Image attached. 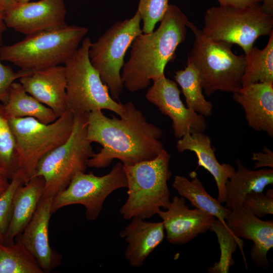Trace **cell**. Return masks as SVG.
Wrapping results in <instances>:
<instances>
[{"label":"cell","mask_w":273,"mask_h":273,"mask_svg":"<svg viewBox=\"0 0 273 273\" xmlns=\"http://www.w3.org/2000/svg\"><path fill=\"white\" fill-rule=\"evenodd\" d=\"M53 197H42L31 219L17 241L34 257L43 272H50L61 263V255L53 250L49 238Z\"/></svg>","instance_id":"cell-15"},{"label":"cell","mask_w":273,"mask_h":273,"mask_svg":"<svg viewBox=\"0 0 273 273\" xmlns=\"http://www.w3.org/2000/svg\"><path fill=\"white\" fill-rule=\"evenodd\" d=\"M91 44L89 37L84 38L81 46L64 64L67 109L74 115L106 109L120 116L125 110L124 104L111 97L107 86L91 64L88 53Z\"/></svg>","instance_id":"cell-6"},{"label":"cell","mask_w":273,"mask_h":273,"mask_svg":"<svg viewBox=\"0 0 273 273\" xmlns=\"http://www.w3.org/2000/svg\"><path fill=\"white\" fill-rule=\"evenodd\" d=\"M225 223L234 236L253 242L251 259L256 265L267 268V253L273 247V221L263 220L239 206L231 210Z\"/></svg>","instance_id":"cell-16"},{"label":"cell","mask_w":273,"mask_h":273,"mask_svg":"<svg viewBox=\"0 0 273 273\" xmlns=\"http://www.w3.org/2000/svg\"><path fill=\"white\" fill-rule=\"evenodd\" d=\"M192 179L185 176L176 175L172 187L179 195L190 202L195 208L208 213L226 225L231 210L223 206L217 200L211 196L206 191L195 172L190 173Z\"/></svg>","instance_id":"cell-23"},{"label":"cell","mask_w":273,"mask_h":273,"mask_svg":"<svg viewBox=\"0 0 273 273\" xmlns=\"http://www.w3.org/2000/svg\"><path fill=\"white\" fill-rule=\"evenodd\" d=\"M245 55L246 62L242 77V87L255 83L273 84V31L265 48L253 47Z\"/></svg>","instance_id":"cell-25"},{"label":"cell","mask_w":273,"mask_h":273,"mask_svg":"<svg viewBox=\"0 0 273 273\" xmlns=\"http://www.w3.org/2000/svg\"><path fill=\"white\" fill-rule=\"evenodd\" d=\"M124 105L125 110L120 118L108 117L102 110L88 114L87 138L91 143L102 146L88 160V167H106L114 159L132 165L153 159L164 149L159 141L161 128L149 122L132 102Z\"/></svg>","instance_id":"cell-1"},{"label":"cell","mask_w":273,"mask_h":273,"mask_svg":"<svg viewBox=\"0 0 273 273\" xmlns=\"http://www.w3.org/2000/svg\"><path fill=\"white\" fill-rule=\"evenodd\" d=\"M24 183L19 171L12 178L6 190L0 195V243L4 244L5 238L10 224L14 194L18 187Z\"/></svg>","instance_id":"cell-30"},{"label":"cell","mask_w":273,"mask_h":273,"mask_svg":"<svg viewBox=\"0 0 273 273\" xmlns=\"http://www.w3.org/2000/svg\"><path fill=\"white\" fill-rule=\"evenodd\" d=\"M260 6L262 10L267 14L273 15V0H262Z\"/></svg>","instance_id":"cell-37"},{"label":"cell","mask_w":273,"mask_h":273,"mask_svg":"<svg viewBox=\"0 0 273 273\" xmlns=\"http://www.w3.org/2000/svg\"><path fill=\"white\" fill-rule=\"evenodd\" d=\"M153 82L146 98L171 119L175 138L179 139L187 133L205 131L207 123L205 117L185 106L175 81L163 76Z\"/></svg>","instance_id":"cell-12"},{"label":"cell","mask_w":273,"mask_h":273,"mask_svg":"<svg viewBox=\"0 0 273 273\" xmlns=\"http://www.w3.org/2000/svg\"><path fill=\"white\" fill-rule=\"evenodd\" d=\"M141 21L136 11L131 18L115 22L89 48L90 63L114 100L119 99L124 87L120 71L126 52L134 39L143 33Z\"/></svg>","instance_id":"cell-10"},{"label":"cell","mask_w":273,"mask_h":273,"mask_svg":"<svg viewBox=\"0 0 273 273\" xmlns=\"http://www.w3.org/2000/svg\"><path fill=\"white\" fill-rule=\"evenodd\" d=\"M18 4V0H0V8L5 12L15 7Z\"/></svg>","instance_id":"cell-36"},{"label":"cell","mask_w":273,"mask_h":273,"mask_svg":"<svg viewBox=\"0 0 273 273\" xmlns=\"http://www.w3.org/2000/svg\"><path fill=\"white\" fill-rule=\"evenodd\" d=\"M235 170L226 183V199L224 207L231 210L242 206L245 196L251 192H262L273 184V169L251 170L240 161H236Z\"/></svg>","instance_id":"cell-22"},{"label":"cell","mask_w":273,"mask_h":273,"mask_svg":"<svg viewBox=\"0 0 273 273\" xmlns=\"http://www.w3.org/2000/svg\"><path fill=\"white\" fill-rule=\"evenodd\" d=\"M189 21L178 6L169 4L158 28L134 39L130 57L122 68L124 87L135 92L165 76L166 65L174 59L177 48L186 39Z\"/></svg>","instance_id":"cell-2"},{"label":"cell","mask_w":273,"mask_h":273,"mask_svg":"<svg viewBox=\"0 0 273 273\" xmlns=\"http://www.w3.org/2000/svg\"><path fill=\"white\" fill-rule=\"evenodd\" d=\"M44 181L40 176H35L20 184L14 194L12 214L4 244L14 243L31 219L44 193Z\"/></svg>","instance_id":"cell-21"},{"label":"cell","mask_w":273,"mask_h":273,"mask_svg":"<svg viewBox=\"0 0 273 273\" xmlns=\"http://www.w3.org/2000/svg\"><path fill=\"white\" fill-rule=\"evenodd\" d=\"M74 118V114L68 109L49 124L31 117L9 118L16 143L18 171L24 183L35 176L41 159L69 138Z\"/></svg>","instance_id":"cell-7"},{"label":"cell","mask_w":273,"mask_h":273,"mask_svg":"<svg viewBox=\"0 0 273 273\" xmlns=\"http://www.w3.org/2000/svg\"><path fill=\"white\" fill-rule=\"evenodd\" d=\"M34 257L21 243H0V273H43Z\"/></svg>","instance_id":"cell-27"},{"label":"cell","mask_w":273,"mask_h":273,"mask_svg":"<svg viewBox=\"0 0 273 273\" xmlns=\"http://www.w3.org/2000/svg\"><path fill=\"white\" fill-rule=\"evenodd\" d=\"M4 11L0 8V32H4L6 29L4 22Z\"/></svg>","instance_id":"cell-38"},{"label":"cell","mask_w":273,"mask_h":273,"mask_svg":"<svg viewBox=\"0 0 273 273\" xmlns=\"http://www.w3.org/2000/svg\"><path fill=\"white\" fill-rule=\"evenodd\" d=\"M87 116L75 114L69 138L38 162L35 176L44 179L42 197H54L67 187L77 173L85 172L87 161L95 153L87 138Z\"/></svg>","instance_id":"cell-8"},{"label":"cell","mask_w":273,"mask_h":273,"mask_svg":"<svg viewBox=\"0 0 273 273\" xmlns=\"http://www.w3.org/2000/svg\"><path fill=\"white\" fill-rule=\"evenodd\" d=\"M3 105L9 118L31 117L45 124L58 118L51 108L28 94L19 82L12 84L8 99Z\"/></svg>","instance_id":"cell-24"},{"label":"cell","mask_w":273,"mask_h":273,"mask_svg":"<svg viewBox=\"0 0 273 273\" xmlns=\"http://www.w3.org/2000/svg\"><path fill=\"white\" fill-rule=\"evenodd\" d=\"M64 0L18 4L4 13L6 27L26 36L66 25Z\"/></svg>","instance_id":"cell-13"},{"label":"cell","mask_w":273,"mask_h":273,"mask_svg":"<svg viewBox=\"0 0 273 273\" xmlns=\"http://www.w3.org/2000/svg\"><path fill=\"white\" fill-rule=\"evenodd\" d=\"M169 0H139L137 11L143 22L142 32H152L156 24L162 19Z\"/></svg>","instance_id":"cell-29"},{"label":"cell","mask_w":273,"mask_h":273,"mask_svg":"<svg viewBox=\"0 0 273 273\" xmlns=\"http://www.w3.org/2000/svg\"><path fill=\"white\" fill-rule=\"evenodd\" d=\"M174 79L181 87L187 107L204 117L211 115L212 104L203 95L199 73L189 61L187 60V65L184 70L175 72Z\"/></svg>","instance_id":"cell-26"},{"label":"cell","mask_w":273,"mask_h":273,"mask_svg":"<svg viewBox=\"0 0 273 273\" xmlns=\"http://www.w3.org/2000/svg\"><path fill=\"white\" fill-rule=\"evenodd\" d=\"M176 147L179 153L190 151L196 154L198 167L202 166L206 169L216 182L218 190L217 200L221 203H225L226 183L235 169L229 164L218 162L210 138L204 132L187 133L178 139Z\"/></svg>","instance_id":"cell-19"},{"label":"cell","mask_w":273,"mask_h":273,"mask_svg":"<svg viewBox=\"0 0 273 273\" xmlns=\"http://www.w3.org/2000/svg\"><path fill=\"white\" fill-rule=\"evenodd\" d=\"M243 109L248 125L273 136V84L255 83L241 87L233 94Z\"/></svg>","instance_id":"cell-18"},{"label":"cell","mask_w":273,"mask_h":273,"mask_svg":"<svg viewBox=\"0 0 273 273\" xmlns=\"http://www.w3.org/2000/svg\"><path fill=\"white\" fill-rule=\"evenodd\" d=\"M188 27L194 36L188 60L197 70L205 94L210 97L218 90L237 92L242 87L245 55L234 54L232 43L208 38L192 22Z\"/></svg>","instance_id":"cell-5"},{"label":"cell","mask_w":273,"mask_h":273,"mask_svg":"<svg viewBox=\"0 0 273 273\" xmlns=\"http://www.w3.org/2000/svg\"><path fill=\"white\" fill-rule=\"evenodd\" d=\"M201 30L209 38L239 46L247 54L260 36L273 31V15L260 5L235 8L216 6L207 9Z\"/></svg>","instance_id":"cell-9"},{"label":"cell","mask_w":273,"mask_h":273,"mask_svg":"<svg viewBox=\"0 0 273 273\" xmlns=\"http://www.w3.org/2000/svg\"><path fill=\"white\" fill-rule=\"evenodd\" d=\"M252 159L256 162L254 169L265 167L273 168V152L266 146H263L262 152L253 153Z\"/></svg>","instance_id":"cell-33"},{"label":"cell","mask_w":273,"mask_h":273,"mask_svg":"<svg viewBox=\"0 0 273 273\" xmlns=\"http://www.w3.org/2000/svg\"><path fill=\"white\" fill-rule=\"evenodd\" d=\"M242 207L260 218L273 214L272 190H268L266 194L262 192L248 193L243 201Z\"/></svg>","instance_id":"cell-31"},{"label":"cell","mask_w":273,"mask_h":273,"mask_svg":"<svg viewBox=\"0 0 273 273\" xmlns=\"http://www.w3.org/2000/svg\"><path fill=\"white\" fill-rule=\"evenodd\" d=\"M88 31L85 27L66 24L27 35L13 44L1 45L0 59L27 71L64 64Z\"/></svg>","instance_id":"cell-3"},{"label":"cell","mask_w":273,"mask_h":273,"mask_svg":"<svg viewBox=\"0 0 273 273\" xmlns=\"http://www.w3.org/2000/svg\"><path fill=\"white\" fill-rule=\"evenodd\" d=\"M131 219L121 233L127 243L124 257L130 266L139 267L163 241L165 230L162 221H147L139 217Z\"/></svg>","instance_id":"cell-20"},{"label":"cell","mask_w":273,"mask_h":273,"mask_svg":"<svg viewBox=\"0 0 273 273\" xmlns=\"http://www.w3.org/2000/svg\"><path fill=\"white\" fill-rule=\"evenodd\" d=\"M19 80L28 94L51 108L58 117L68 110L64 66L59 65L35 70Z\"/></svg>","instance_id":"cell-17"},{"label":"cell","mask_w":273,"mask_h":273,"mask_svg":"<svg viewBox=\"0 0 273 273\" xmlns=\"http://www.w3.org/2000/svg\"><path fill=\"white\" fill-rule=\"evenodd\" d=\"M3 32H0V47L2 39ZM0 59V103L5 104L9 97L12 84L16 79L28 75L33 71L20 69L15 72L11 67L4 65Z\"/></svg>","instance_id":"cell-32"},{"label":"cell","mask_w":273,"mask_h":273,"mask_svg":"<svg viewBox=\"0 0 273 273\" xmlns=\"http://www.w3.org/2000/svg\"><path fill=\"white\" fill-rule=\"evenodd\" d=\"M127 186L121 162H118L111 170L103 176L93 172L77 173L69 185L57 193L53 199L52 212L73 204H80L85 208V217L88 220L98 218L108 196L114 191Z\"/></svg>","instance_id":"cell-11"},{"label":"cell","mask_w":273,"mask_h":273,"mask_svg":"<svg viewBox=\"0 0 273 273\" xmlns=\"http://www.w3.org/2000/svg\"><path fill=\"white\" fill-rule=\"evenodd\" d=\"M219 6L239 8L259 5L262 0H217Z\"/></svg>","instance_id":"cell-34"},{"label":"cell","mask_w":273,"mask_h":273,"mask_svg":"<svg viewBox=\"0 0 273 273\" xmlns=\"http://www.w3.org/2000/svg\"><path fill=\"white\" fill-rule=\"evenodd\" d=\"M161 218L167 241L173 245L190 242L199 234L210 230L215 218L200 209H191L185 199L174 196L167 208L157 214Z\"/></svg>","instance_id":"cell-14"},{"label":"cell","mask_w":273,"mask_h":273,"mask_svg":"<svg viewBox=\"0 0 273 273\" xmlns=\"http://www.w3.org/2000/svg\"><path fill=\"white\" fill-rule=\"evenodd\" d=\"M0 168L11 179L18 171L16 143L9 117L0 103Z\"/></svg>","instance_id":"cell-28"},{"label":"cell","mask_w":273,"mask_h":273,"mask_svg":"<svg viewBox=\"0 0 273 273\" xmlns=\"http://www.w3.org/2000/svg\"><path fill=\"white\" fill-rule=\"evenodd\" d=\"M30 0H18L19 4H23L29 2Z\"/></svg>","instance_id":"cell-39"},{"label":"cell","mask_w":273,"mask_h":273,"mask_svg":"<svg viewBox=\"0 0 273 273\" xmlns=\"http://www.w3.org/2000/svg\"><path fill=\"white\" fill-rule=\"evenodd\" d=\"M10 181L6 173L0 168V195L6 190Z\"/></svg>","instance_id":"cell-35"},{"label":"cell","mask_w":273,"mask_h":273,"mask_svg":"<svg viewBox=\"0 0 273 273\" xmlns=\"http://www.w3.org/2000/svg\"><path fill=\"white\" fill-rule=\"evenodd\" d=\"M170 159V155L164 149L153 159L123 164L128 197L119 212L124 219H146L167 208L170 202L167 185L172 175Z\"/></svg>","instance_id":"cell-4"}]
</instances>
